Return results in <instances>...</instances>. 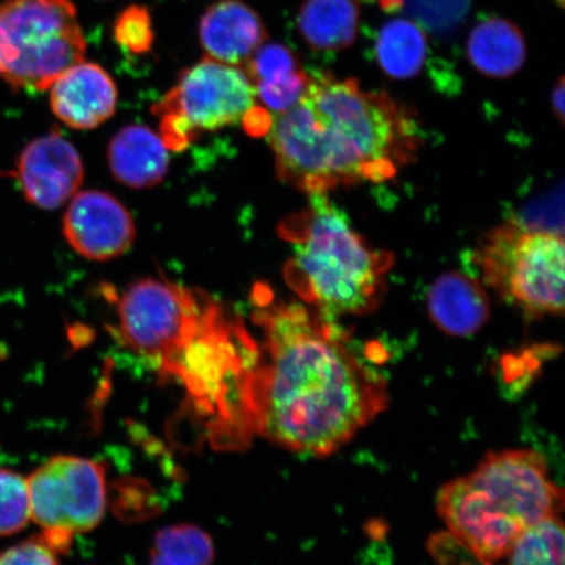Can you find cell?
<instances>
[{
  "label": "cell",
  "instance_id": "obj_24",
  "mask_svg": "<svg viewBox=\"0 0 565 565\" xmlns=\"http://www.w3.org/2000/svg\"><path fill=\"white\" fill-rule=\"evenodd\" d=\"M115 38L118 45L129 53L150 52L153 44V28L150 12L146 7H127L116 20Z\"/></svg>",
  "mask_w": 565,
  "mask_h": 565
},
{
  "label": "cell",
  "instance_id": "obj_16",
  "mask_svg": "<svg viewBox=\"0 0 565 565\" xmlns=\"http://www.w3.org/2000/svg\"><path fill=\"white\" fill-rule=\"evenodd\" d=\"M471 65L480 74L504 79L519 73L526 60L524 35L505 19H487L475 26L468 41Z\"/></svg>",
  "mask_w": 565,
  "mask_h": 565
},
{
  "label": "cell",
  "instance_id": "obj_15",
  "mask_svg": "<svg viewBox=\"0 0 565 565\" xmlns=\"http://www.w3.org/2000/svg\"><path fill=\"white\" fill-rule=\"evenodd\" d=\"M108 160L117 181L132 189H147L164 180L169 147L150 127L131 125L113 138Z\"/></svg>",
  "mask_w": 565,
  "mask_h": 565
},
{
  "label": "cell",
  "instance_id": "obj_27",
  "mask_svg": "<svg viewBox=\"0 0 565 565\" xmlns=\"http://www.w3.org/2000/svg\"><path fill=\"white\" fill-rule=\"evenodd\" d=\"M564 79L561 77L559 83H557L554 88L553 97H551V104H553L555 116L561 119L562 124H564Z\"/></svg>",
  "mask_w": 565,
  "mask_h": 565
},
{
  "label": "cell",
  "instance_id": "obj_6",
  "mask_svg": "<svg viewBox=\"0 0 565 565\" xmlns=\"http://www.w3.org/2000/svg\"><path fill=\"white\" fill-rule=\"evenodd\" d=\"M71 0L0 3V76L12 87L46 90L86 54Z\"/></svg>",
  "mask_w": 565,
  "mask_h": 565
},
{
  "label": "cell",
  "instance_id": "obj_5",
  "mask_svg": "<svg viewBox=\"0 0 565 565\" xmlns=\"http://www.w3.org/2000/svg\"><path fill=\"white\" fill-rule=\"evenodd\" d=\"M281 235L294 245L286 280L320 315L362 316L377 308L393 257L372 249L327 194H310L308 209L282 223Z\"/></svg>",
  "mask_w": 565,
  "mask_h": 565
},
{
  "label": "cell",
  "instance_id": "obj_28",
  "mask_svg": "<svg viewBox=\"0 0 565 565\" xmlns=\"http://www.w3.org/2000/svg\"><path fill=\"white\" fill-rule=\"evenodd\" d=\"M472 559H475V561L466 562V563H463L461 565H492V563H486V562H482V561H478V559H476V557H472Z\"/></svg>",
  "mask_w": 565,
  "mask_h": 565
},
{
  "label": "cell",
  "instance_id": "obj_2",
  "mask_svg": "<svg viewBox=\"0 0 565 565\" xmlns=\"http://www.w3.org/2000/svg\"><path fill=\"white\" fill-rule=\"evenodd\" d=\"M266 137L280 179L309 194L391 180L419 147L405 106L328 71L308 75L301 100L273 116Z\"/></svg>",
  "mask_w": 565,
  "mask_h": 565
},
{
  "label": "cell",
  "instance_id": "obj_14",
  "mask_svg": "<svg viewBox=\"0 0 565 565\" xmlns=\"http://www.w3.org/2000/svg\"><path fill=\"white\" fill-rule=\"evenodd\" d=\"M428 312L443 333L463 338L477 334L484 327L491 308L477 280L461 273H448L430 286Z\"/></svg>",
  "mask_w": 565,
  "mask_h": 565
},
{
  "label": "cell",
  "instance_id": "obj_21",
  "mask_svg": "<svg viewBox=\"0 0 565 565\" xmlns=\"http://www.w3.org/2000/svg\"><path fill=\"white\" fill-rule=\"evenodd\" d=\"M30 520L28 480L15 471L0 469V536L19 533Z\"/></svg>",
  "mask_w": 565,
  "mask_h": 565
},
{
  "label": "cell",
  "instance_id": "obj_22",
  "mask_svg": "<svg viewBox=\"0 0 565 565\" xmlns=\"http://www.w3.org/2000/svg\"><path fill=\"white\" fill-rule=\"evenodd\" d=\"M243 68L254 84L286 81L302 70L298 56L280 44H264Z\"/></svg>",
  "mask_w": 565,
  "mask_h": 565
},
{
  "label": "cell",
  "instance_id": "obj_4",
  "mask_svg": "<svg viewBox=\"0 0 565 565\" xmlns=\"http://www.w3.org/2000/svg\"><path fill=\"white\" fill-rule=\"evenodd\" d=\"M563 504L546 459L522 449L487 455L437 494V511L451 539L486 563L503 559L527 527L561 515Z\"/></svg>",
  "mask_w": 565,
  "mask_h": 565
},
{
  "label": "cell",
  "instance_id": "obj_8",
  "mask_svg": "<svg viewBox=\"0 0 565 565\" xmlns=\"http://www.w3.org/2000/svg\"><path fill=\"white\" fill-rule=\"evenodd\" d=\"M257 100L256 86L243 67L206 56L183 71L154 111L161 118V138L169 150H177L196 134L243 124Z\"/></svg>",
  "mask_w": 565,
  "mask_h": 565
},
{
  "label": "cell",
  "instance_id": "obj_17",
  "mask_svg": "<svg viewBox=\"0 0 565 565\" xmlns=\"http://www.w3.org/2000/svg\"><path fill=\"white\" fill-rule=\"evenodd\" d=\"M360 7L356 0H307L299 12V31L317 52H338L356 39Z\"/></svg>",
  "mask_w": 565,
  "mask_h": 565
},
{
  "label": "cell",
  "instance_id": "obj_13",
  "mask_svg": "<svg viewBox=\"0 0 565 565\" xmlns=\"http://www.w3.org/2000/svg\"><path fill=\"white\" fill-rule=\"evenodd\" d=\"M200 40L207 58L244 67L267 40L263 19L242 0H218L204 12Z\"/></svg>",
  "mask_w": 565,
  "mask_h": 565
},
{
  "label": "cell",
  "instance_id": "obj_11",
  "mask_svg": "<svg viewBox=\"0 0 565 565\" xmlns=\"http://www.w3.org/2000/svg\"><path fill=\"white\" fill-rule=\"evenodd\" d=\"M18 177L26 200L44 210H56L82 186L84 167L76 148L60 134L38 138L18 161Z\"/></svg>",
  "mask_w": 565,
  "mask_h": 565
},
{
  "label": "cell",
  "instance_id": "obj_18",
  "mask_svg": "<svg viewBox=\"0 0 565 565\" xmlns=\"http://www.w3.org/2000/svg\"><path fill=\"white\" fill-rule=\"evenodd\" d=\"M428 40L414 21L398 19L381 28L376 40L379 66L393 79H412L426 65Z\"/></svg>",
  "mask_w": 565,
  "mask_h": 565
},
{
  "label": "cell",
  "instance_id": "obj_10",
  "mask_svg": "<svg viewBox=\"0 0 565 565\" xmlns=\"http://www.w3.org/2000/svg\"><path fill=\"white\" fill-rule=\"evenodd\" d=\"M63 232L68 244L92 260L122 256L136 239V225L129 210L115 196L97 190L71 198Z\"/></svg>",
  "mask_w": 565,
  "mask_h": 565
},
{
  "label": "cell",
  "instance_id": "obj_25",
  "mask_svg": "<svg viewBox=\"0 0 565 565\" xmlns=\"http://www.w3.org/2000/svg\"><path fill=\"white\" fill-rule=\"evenodd\" d=\"M256 86L257 98L273 116L280 115L298 104L308 86V75L303 70L288 79L278 83H260Z\"/></svg>",
  "mask_w": 565,
  "mask_h": 565
},
{
  "label": "cell",
  "instance_id": "obj_9",
  "mask_svg": "<svg viewBox=\"0 0 565 565\" xmlns=\"http://www.w3.org/2000/svg\"><path fill=\"white\" fill-rule=\"evenodd\" d=\"M28 480L31 519L41 539L55 553L66 551L74 535L100 524L106 508V480L102 463L87 458L58 456Z\"/></svg>",
  "mask_w": 565,
  "mask_h": 565
},
{
  "label": "cell",
  "instance_id": "obj_12",
  "mask_svg": "<svg viewBox=\"0 0 565 565\" xmlns=\"http://www.w3.org/2000/svg\"><path fill=\"white\" fill-rule=\"evenodd\" d=\"M51 89L54 115L73 129H95L117 109L116 83L96 63H76L56 77Z\"/></svg>",
  "mask_w": 565,
  "mask_h": 565
},
{
  "label": "cell",
  "instance_id": "obj_1",
  "mask_svg": "<svg viewBox=\"0 0 565 565\" xmlns=\"http://www.w3.org/2000/svg\"><path fill=\"white\" fill-rule=\"evenodd\" d=\"M253 302L264 335L247 399L253 435L298 454H334L385 412L386 380L327 317L275 300L265 285Z\"/></svg>",
  "mask_w": 565,
  "mask_h": 565
},
{
  "label": "cell",
  "instance_id": "obj_7",
  "mask_svg": "<svg viewBox=\"0 0 565 565\" xmlns=\"http://www.w3.org/2000/svg\"><path fill=\"white\" fill-rule=\"evenodd\" d=\"M487 285L532 317L564 312V238L518 221L486 236L476 254Z\"/></svg>",
  "mask_w": 565,
  "mask_h": 565
},
{
  "label": "cell",
  "instance_id": "obj_19",
  "mask_svg": "<svg viewBox=\"0 0 565 565\" xmlns=\"http://www.w3.org/2000/svg\"><path fill=\"white\" fill-rule=\"evenodd\" d=\"M214 556V542L206 532L194 525H174L154 539L151 565H211Z\"/></svg>",
  "mask_w": 565,
  "mask_h": 565
},
{
  "label": "cell",
  "instance_id": "obj_23",
  "mask_svg": "<svg viewBox=\"0 0 565 565\" xmlns=\"http://www.w3.org/2000/svg\"><path fill=\"white\" fill-rule=\"evenodd\" d=\"M383 3L387 9L407 3L422 24L434 31H445L463 18L469 0H383Z\"/></svg>",
  "mask_w": 565,
  "mask_h": 565
},
{
  "label": "cell",
  "instance_id": "obj_26",
  "mask_svg": "<svg viewBox=\"0 0 565 565\" xmlns=\"http://www.w3.org/2000/svg\"><path fill=\"white\" fill-rule=\"evenodd\" d=\"M0 565H60L55 551L41 539L28 540L0 553Z\"/></svg>",
  "mask_w": 565,
  "mask_h": 565
},
{
  "label": "cell",
  "instance_id": "obj_20",
  "mask_svg": "<svg viewBox=\"0 0 565 565\" xmlns=\"http://www.w3.org/2000/svg\"><path fill=\"white\" fill-rule=\"evenodd\" d=\"M507 565H564V527L551 515L527 527L507 554Z\"/></svg>",
  "mask_w": 565,
  "mask_h": 565
},
{
  "label": "cell",
  "instance_id": "obj_3",
  "mask_svg": "<svg viewBox=\"0 0 565 565\" xmlns=\"http://www.w3.org/2000/svg\"><path fill=\"white\" fill-rule=\"evenodd\" d=\"M117 312L126 344L185 388L192 407L221 399L242 371L245 324L207 294L147 278L126 289Z\"/></svg>",
  "mask_w": 565,
  "mask_h": 565
}]
</instances>
